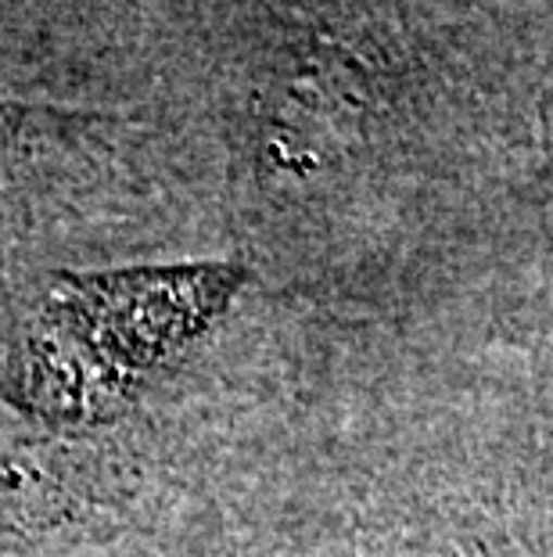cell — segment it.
<instances>
[{
	"mask_svg": "<svg viewBox=\"0 0 553 557\" xmlns=\"http://www.w3.org/2000/svg\"><path fill=\"white\" fill-rule=\"evenodd\" d=\"M528 331V357H532L539 403H543V424L539 432L546 435L553 454V310L539 317V324H521Z\"/></svg>",
	"mask_w": 553,
	"mask_h": 557,
	"instance_id": "6da1fadb",
	"label": "cell"
}]
</instances>
